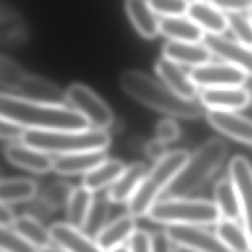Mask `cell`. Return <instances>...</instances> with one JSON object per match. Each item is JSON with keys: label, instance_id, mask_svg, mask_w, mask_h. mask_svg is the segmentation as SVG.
Masks as SVG:
<instances>
[{"label": "cell", "instance_id": "obj_1", "mask_svg": "<svg viewBox=\"0 0 252 252\" xmlns=\"http://www.w3.org/2000/svg\"><path fill=\"white\" fill-rule=\"evenodd\" d=\"M1 117L31 130H85L89 122L75 109L25 100L4 93L0 95Z\"/></svg>", "mask_w": 252, "mask_h": 252}, {"label": "cell", "instance_id": "obj_2", "mask_svg": "<svg viewBox=\"0 0 252 252\" xmlns=\"http://www.w3.org/2000/svg\"><path fill=\"white\" fill-rule=\"evenodd\" d=\"M119 84L128 95L160 112L187 119H196L205 114L201 101L179 96L141 71L123 72Z\"/></svg>", "mask_w": 252, "mask_h": 252}, {"label": "cell", "instance_id": "obj_3", "mask_svg": "<svg viewBox=\"0 0 252 252\" xmlns=\"http://www.w3.org/2000/svg\"><path fill=\"white\" fill-rule=\"evenodd\" d=\"M227 151L225 142L219 138L203 143L164 191L167 198H184L202 187L220 166Z\"/></svg>", "mask_w": 252, "mask_h": 252}, {"label": "cell", "instance_id": "obj_4", "mask_svg": "<svg viewBox=\"0 0 252 252\" xmlns=\"http://www.w3.org/2000/svg\"><path fill=\"white\" fill-rule=\"evenodd\" d=\"M190 155L184 150L168 152L147 172L137 191L128 201L129 215L134 218L147 216L150 209L158 201L160 193L164 192L177 176Z\"/></svg>", "mask_w": 252, "mask_h": 252}, {"label": "cell", "instance_id": "obj_5", "mask_svg": "<svg viewBox=\"0 0 252 252\" xmlns=\"http://www.w3.org/2000/svg\"><path fill=\"white\" fill-rule=\"evenodd\" d=\"M22 141L45 153L59 156L87 151H105L110 144V137L105 130L95 128L57 131L28 129Z\"/></svg>", "mask_w": 252, "mask_h": 252}, {"label": "cell", "instance_id": "obj_6", "mask_svg": "<svg viewBox=\"0 0 252 252\" xmlns=\"http://www.w3.org/2000/svg\"><path fill=\"white\" fill-rule=\"evenodd\" d=\"M147 216L158 222L192 225L213 224L221 219L215 202L186 197L157 201Z\"/></svg>", "mask_w": 252, "mask_h": 252}, {"label": "cell", "instance_id": "obj_7", "mask_svg": "<svg viewBox=\"0 0 252 252\" xmlns=\"http://www.w3.org/2000/svg\"><path fill=\"white\" fill-rule=\"evenodd\" d=\"M68 102L90 125L105 130L113 122V114L108 105L91 89L81 84L71 85L66 92Z\"/></svg>", "mask_w": 252, "mask_h": 252}, {"label": "cell", "instance_id": "obj_8", "mask_svg": "<svg viewBox=\"0 0 252 252\" xmlns=\"http://www.w3.org/2000/svg\"><path fill=\"white\" fill-rule=\"evenodd\" d=\"M164 232L171 242L196 252H231L217 236L201 225L167 224Z\"/></svg>", "mask_w": 252, "mask_h": 252}, {"label": "cell", "instance_id": "obj_9", "mask_svg": "<svg viewBox=\"0 0 252 252\" xmlns=\"http://www.w3.org/2000/svg\"><path fill=\"white\" fill-rule=\"evenodd\" d=\"M189 76L197 86L207 88L243 87L248 76L237 67L223 63H208L192 68Z\"/></svg>", "mask_w": 252, "mask_h": 252}, {"label": "cell", "instance_id": "obj_10", "mask_svg": "<svg viewBox=\"0 0 252 252\" xmlns=\"http://www.w3.org/2000/svg\"><path fill=\"white\" fill-rule=\"evenodd\" d=\"M229 178L240 198L241 219L252 246V164L243 156H235L228 166Z\"/></svg>", "mask_w": 252, "mask_h": 252}, {"label": "cell", "instance_id": "obj_11", "mask_svg": "<svg viewBox=\"0 0 252 252\" xmlns=\"http://www.w3.org/2000/svg\"><path fill=\"white\" fill-rule=\"evenodd\" d=\"M205 45L210 51L252 78V47L243 45L236 40L222 35L207 33L204 38Z\"/></svg>", "mask_w": 252, "mask_h": 252}, {"label": "cell", "instance_id": "obj_12", "mask_svg": "<svg viewBox=\"0 0 252 252\" xmlns=\"http://www.w3.org/2000/svg\"><path fill=\"white\" fill-rule=\"evenodd\" d=\"M10 95L29 101L53 105H65L68 102L66 94L57 86L47 80L28 74Z\"/></svg>", "mask_w": 252, "mask_h": 252}, {"label": "cell", "instance_id": "obj_13", "mask_svg": "<svg viewBox=\"0 0 252 252\" xmlns=\"http://www.w3.org/2000/svg\"><path fill=\"white\" fill-rule=\"evenodd\" d=\"M200 101L209 109L236 111L251 104V93L248 88H207L200 94Z\"/></svg>", "mask_w": 252, "mask_h": 252}, {"label": "cell", "instance_id": "obj_14", "mask_svg": "<svg viewBox=\"0 0 252 252\" xmlns=\"http://www.w3.org/2000/svg\"><path fill=\"white\" fill-rule=\"evenodd\" d=\"M208 122L223 135L246 145L252 146V119L235 111L209 109Z\"/></svg>", "mask_w": 252, "mask_h": 252}, {"label": "cell", "instance_id": "obj_15", "mask_svg": "<svg viewBox=\"0 0 252 252\" xmlns=\"http://www.w3.org/2000/svg\"><path fill=\"white\" fill-rule=\"evenodd\" d=\"M4 155L12 164L34 173L42 174L53 169L54 158L48 153L26 143L6 146Z\"/></svg>", "mask_w": 252, "mask_h": 252}, {"label": "cell", "instance_id": "obj_16", "mask_svg": "<svg viewBox=\"0 0 252 252\" xmlns=\"http://www.w3.org/2000/svg\"><path fill=\"white\" fill-rule=\"evenodd\" d=\"M156 71L166 87L176 94L185 99H195L198 94V86L189 74L179 67V64L163 57L157 62Z\"/></svg>", "mask_w": 252, "mask_h": 252}, {"label": "cell", "instance_id": "obj_17", "mask_svg": "<svg viewBox=\"0 0 252 252\" xmlns=\"http://www.w3.org/2000/svg\"><path fill=\"white\" fill-rule=\"evenodd\" d=\"M52 240L66 252H103L96 241L68 222H56L49 227Z\"/></svg>", "mask_w": 252, "mask_h": 252}, {"label": "cell", "instance_id": "obj_18", "mask_svg": "<svg viewBox=\"0 0 252 252\" xmlns=\"http://www.w3.org/2000/svg\"><path fill=\"white\" fill-rule=\"evenodd\" d=\"M187 16L203 31L220 35L228 30L227 15L206 0H193L189 4Z\"/></svg>", "mask_w": 252, "mask_h": 252}, {"label": "cell", "instance_id": "obj_19", "mask_svg": "<svg viewBox=\"0 0 252 252\" xmlns=\"http://www.w3.org/2000/svg\"><path fill=\"white\" fill-rule=\"evenodd\" d=\"M106 159L104 150L59 155L53 160V170L63 175L86 174Z\"/></svg>", "mask_w": 252, "mask_h": 252}, {"label": "cell", "instance_id": "obj_20", "mask_svg": "<svg viewBox=\"0 0 252 252\" xmlns=\"http://www.w3.org/2000/svg\"><path fill=\"white\" fill-rule=\"evenodd\" d=\"M162 54L177 64L195 68L210 63L213 53L205 44L170 40L163 45Z\"/></svg>", "mask_w": 252, "mask_h": 252}, {"label": "cell", "instance_id": "obj_21", "mask_svg": "<svg viewBox=\"0 0 252 252\" xmlns=\"http://www.w3.org/2000/svg\"><path fill=\"white\" fill-rule=\"evenodd\" d=\"M148 170L143 162L126 165L119 177L108 187L106 198L112 203L128 202L137 191Z\"/></svg>", "mask_w": 252, "mask_h": 252}, {"label": "cell", "instance_id": "obj_22", "mask_svg": "<svg viewBox=\"0 0 252 252\" xmlns=\"http://www.w3.org/2000/svg\"><path fill=\"white\" fill-rule=\"evenodd\" d=\"M136 229L135 218L131 215H123L109 221L96 236L95 241L103 252H107L123 245Z\"/></svg>", "mask_w": 252, "mask_h": 252}, {"label": "cell", "instance_id": "obj_23", "mask_svg": "<svg viewBox=\"0 0 252 252\" xmlns=\"http://www.w3.org/2000/svg\"><path fill=\"white\" fill-rule=\"evenodd\" d=\"M159 32L176 41L199 43L206 33L191 19L184 17H163L159 20Z\"/></svg>", "mask_w": 252, "mask_h": 252}, {"label": "cell", "instance_id": "obj_24", "mask_svg": "<svg viewBox=\"0 0 252 252\" xmlns=\"http://www.w3.org/2000/svg\"><path fill=\"white\" fill-rule=\"evenodd\" d=\"M214 198L222 219H241V204L237 189L229 177L219 179L214 186Z\"/></svg>", "mask_w": 252, "mask_h": 252}, {"label": "cell", "instance_id": "obj_25", "mask_svg": "<svg viewBox=\"0 0 252 252\" xmlns=\"http://www.w3.org/2000/svg\"><path fill=\"white\" fill-rule=\"evenodd\" d=\"M125 9L141 35L153 38L159 32V20L148 0H125Z\"/></svg>", "mask_w": 252, "mask_h": 252}, {"label": "cell", "instance_id": "obj_26", "mask_svg": "<svg viewBox=\"0 0 252 252\" xmlns=\"http://www.w3.org/2000/svg\"><path fill=\"white\" fill-rule=\"evenodd\" d=\"M215 233L231 252H252L249 236L237 220L221 218L216 223Z\"/></svg>", "mask_w": 252, "mask_h": 252}, {"label": "cell", "instance_id": "obj_27", "mask_svg": "<svg viewBox=\"0 0 252 252\" xmlns=\"http://www.w3.org/2000/svg\"><path fill=\"white\" fill-rule=\"evenodd\" d=\"M126 165L119 159H106L88 173L84 174L82 185L92 192L109 187L123 172Z\"/></svg>", "mask_w": 252, "mask_h": 252}, {"label": "cell", "instance_id": "obj_28", "mask_svg": "<svg viewBox=\"0 0 252 252\" xmlns=\"http://www.w3.org/2000/svg\"><path fill=\"white\" fill-rule=\"evenodd\" d=\"M37 192L36 183L26 177L3 178L0 183L1 203L13 204L28 202L33 199Z\"/></svg>", "mask_w": 252, "mask_h": 252}, {"label": "cell", "instance_id": "obj_29", "mask_svg": "<svg viewBox=\"0 0 252 252\" xmlns=\"http://www.w3.org/2000/svg\"><path fill=\"white\" fill-rule=\"evenodd\" d=\"M12 228L38 249L49 246L53 241L49 228L29 215L23 214L17 217Z\"/></svg>", "mask_w": 252, "mask_h": 252}, {"label": "cell", "instance_id": "obj_30", "mask_svg": "<svg viewBox=\"0 0 252 252\" xmlns=\"http://www.w3.org/2000/svg\"><path fill=\"white\" fill-rule=\"evenodd\" d=\"M93 192L85 186L75 187L66 206L67 222L77 228H82L94 201Z\"/></svg>", "mask_w": 252, "mask_h": 252}, {"label": "cell", "instance_id": "obj_31", "mask_svg": "<svg viewBox=\"0 0 252 252\" xmlns=\"http://www.w3.org/2000/svg\"><path fill=\"white\" fill-rule=\"evenodd\" d=\"M109 202L110 201L107 198L94 199L85 222L81 228L85 234L94 240L108 223L107 220L110 215Z\"/></svg>", "mask_w": 252, "mask_h": 252}, {"label": "cell", "instance_id": "obj_32", "mask_svg": "<svg viewBox=\"0 0 252 252\" xmlns=\"http://www.w3.org/2000/svg\"><path fill=\"white\" fill-rule=\"evenodd\" d=\"M23 68L12 59L2 56L0 60V83L2 93L12 94L26 77Z\"/></svg>", "mask_w": 252, "mask_h": 252}, {"label": "cell", "instance_id": "obj_33", "mask_svg": "<svg viewBox=\"0 0 252 252\" xmlns=\"http://www.w3.org/2000/svg\"><path fill=\"white\" fill-rule=\"evenodd\" d=\"M74 187L66 181H54L49 183L43 190L40 198L53 210L66 207Z\"/></svg>", "mask_w": 252, "mask_h": 252}, {"label": "cell", "instance_id": "obj_34", "mask_svg": "<svg viewBox=\"0 0 252 252\" xmlns=\"http://www.w3.org/2000/svg\"><path fill=\"white\" fill-rule=\"evenodd\" d=\"M1 250L6 252H38L39 249L13 228H1Z\"/></svg>", "mask_w": 252, "mask_h": 252}, {"label": "cell", "instance_id": "obj_35", "mask_svg": "<svg viewBox=\"0 0 252 252\" xmlns=\"http://www.w3.org/2000/svg\"><path fill=\"white\" fill-rule=\"evenodd\" d=\"M228 29L237 42L252 47V23L243 14H227Z\"/></svg>", "mask_w": 252, "mask_h": 252}, {"label": "cell", "instance_id": "obj_36", "mask_svg": "<svg viewBox=\"0 0 252 252\" xmlns=\"http://www.w3.org/2000/svg\"><path fill=\"white\" fill-rule=\"evenodd\" d=\"M155 13L163 17H182L187 14L190 2L188 0H148Z\"/></svg>", "mask_w": 252, "mask_h": 252}, {"label": "cell", "instance_id": "obj_37", "mask_svg": "<svg viewBox=\"0 0 252 252\" xmlns=\"http://www.w3.org/2000/svg\"><path fill=\"white\" fill-rule=\"evenodd\" d=\"M129 252H153V234L144 229H136L127 240Z\"/></svg>", "mask_w": 252, "mask_h": 252}, {"label": "cell", "instance_id": "obj_38", "mask_svg": "<svg viewBox=\"0 0 252 252\" xmlns=\"http://www.w3.org/2000/svg\"><path fill=\"white\" fill-rule=\"evenodd\" d=\"M218 9L227 14H242L252 7V0H208Z\"/></svg>", "mask_w": 252, "mask_h": 252}, {"label": "cell", "instance_id": "obj_39", "mask_svg": "<svg viewBox=\"0 0 252 252\" xmlns=\"http://www.w3.org/2000/svg\"><path fill=\"white\" fill-rule=\"evenodd\" d=\"M157 139L163 143H170L176 140L179 136V127L175 121L171 119H163L159 121L156 128Z\"/></svg>", "mask_w": 252, "mask_h": 252}, {"label": "cell", "instance_id": "obj_40", "mask_svg": "<svg viewBox=\"0 0 252 252\" xmlns=\"http://www.w3.org/2000/svg\"><path fill=\"white\" fill-rule=\"evenodd\" d=\"M28 129L21 124L12 120L1 117L0 120V135L4 140H23L24 135Z\"/></svg>", "mask_w": 252, "mask_h": 252}, {"label": "cell", "instance_id": "obj_41", "mask_svg": "<svg viewBox=\"0 0 252 252\" xmlns=\"http://www.w3.org/2000/svg\"><path fill=\"white\" fill-rule=\"evenodd\" d=\"M28 202L29 205H27L26 213H24L25 215H29L41 221V220L48 218L52 214L53 209L48 204H46L41 198L37 200H34L33 198Z\"/></svg>", "mask_w": 252, "mask_h": 252}, {"label": "cell", "instance_id": "obj_42", "mask_svg": "<svg viewBox=\"0 0 252 252\" xmlns=\"http://www.w3.org/2000/svg\"><path fill=\"white\" fill-rule=\"evenodd\" d=\"M145 153L149 158L158 161L162 158L168 152L166 151V144L156 138L146 145Z\"/></svg>", "mask_w": 252, "mask_h": 252}, {"label": "cell", "instance_id": "obj_43", "mask_svg": "<svg viewBox=\"0 0 252 252\" xmlns=\"http://www.w3.org/2000/svg\"><path fill=\"white\" fill-rule=\"evenodd\" d=\"M153 244L154 251L153 252H172V242L167 236V234L163 231H158L153 234Z\"/></svg>", "mask_w": 252, "mask_h": 252}, {"label": "cell", "instance_id": "obj_44", "mask_svg": "<svg viewBox=\"0 0 252 252\" xmlns=\"http://www.w3.org/2000/svg\"><path fill=\"white\" fill-rule=\"evenodd\" d=\"M17 217L8 204L1 203L0 206V224L1 228H12Z\"/></svg>", "mask_w": 252, "mask_h": 252}, {"label": "cell", "instance_id": "obj_45", "mask_svg": "<svg viewBox=\"0 0 252 252\" xmlns=\"http://www.w3.org/2000/svg\"><path fill=\"white\" fill-rule=\"evenodd\" d=\"M38 252H66L64 249H62L61 247L57 246V247H53L51 245L47 246V247H44L42 249H39Z\"/></svg>", "mask_w": 252, "mask_h": 252}, {"label": "cell", "instance_id": "obj_46", "mask_svg": "<svg viewBox=\"0 0 252 252\" xmlns=\"http://www.w3.org/2000/svg\"><path fill=\"white\" fill-rule=\"evenodd\" d=\"M172 252H196L190 248H187L185 246H181V245H176L173 249Z\"/></svg>", "mask_w": 252, "mask_h": 252}, {"label": "cell", "instance_id": "obj_47", "mask_svg": "<svg viewBox=\"0 0 252 252\" xmlns=\"http://www.w3.org/2000/svg\"><path fill=\"white\" fill-rule=\"evenodd\" d=\"M107 252H129V249H128L127 245L123 244V245H120V246H118L116 248H113V249H111V250H109Z\"/></svg>", "mask_w": 252, "mask_h": 252}, {"label": "cell", "instance_id": "obj_48", "mask_svg": "<svg viewBox=\"0 0 252 252\" xmlns=\"http://www.w3.org/2000/svg\"><path fill=\"white\" fill-rule=\"evenodd\" d=\"M247 13H248V16H247V17L249 18V20H250L251 23H252V7H251V9H250Z\"/></svg>", "mask_w": 252, "mask_h": 252}, {"label": "cell", "instance_id": "obj_49", "mask_svg": "<svg viewBox=\"0 0 252 252\" xmlns=\"http://www.w3.org/2000/svg\"><path fill=\"white\" fill-rule=\"evenodd\" d=\"M248 89H249V91L251 93V104H250V106H252V84H251V86Z\"/></svg>", "mask_w": 252, "mask_h": 252}, {"label": "cell", "instance_id": "obj_50", "mask_svg": "<svg viewBox=\"0 0 252 252\" xmlns=\"http://www.w3.org/2000/svg\"><path fill=\"white\" fill-rule=\"evenodd\" d=\"M1 252H6V251H3V250H1Z\"/></svg>", "mask_w": 252, "mask_h": 252}]
</instances>
